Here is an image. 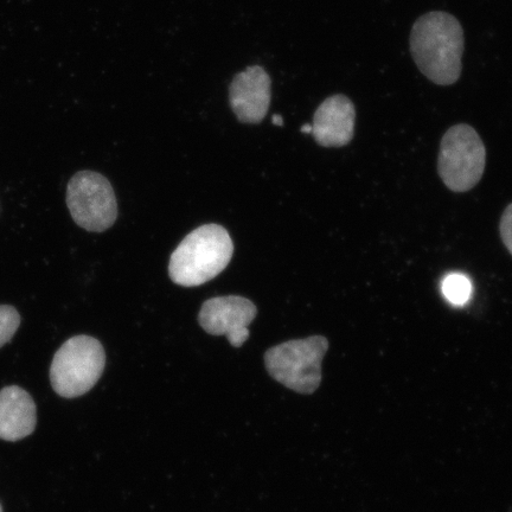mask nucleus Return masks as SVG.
<instances>
[{"label":"nucleus","mask_w":512,"mask_h":512,"mask_svg":"<svg viewBox=\"0 0 512 512\" xmlns=\"http://www.w3.org/2000/svg\"><path fill=\"white\" fill-rule=\"evenodd\" d=\"M416 66L428 80L451 86L462 74L464 31L456 17L433 11L418 19L411 32Z\"/></svg>","instance_id":"obj_1"},{"label":"nucleus","mask_w":512,"mask_h":512,"mask_svg":"<svg viewBox=\"0 0 512 512\" xmlns=\"http://www.w3.org/2000/svg\"><path fill=\"white\" fill-rule=\"evenodd\" d=\"M233 253L227 230L219 224H206L191 232L172 253L170 278L179 286H201L226 270Z\"/></svg>","instance_id":"obj_2"},{"label":"nucleus","mask_w":512,"mask_h":512,"mask_svg":"<svg viewBox=\"0 0 512 512\" xmlns=\"http://www.w3.org/2000/svg\"><path fill=\"white\" fill-rule=\"evenodd\" d=\"M329 349L328 338L294 339L265 354V366L275 381L299 394H313L322 382V363Z\"/></svg>","instance_id":"obj_3"},{"label":"nucleus","mask_w":512,"mask_h":512,"mask_svg":"<svg viewBox=\"0 0 512 512\" xmlns=\"http://www.w3.org/2000/svg\"><path fill=\"white\" fill-rule=\"evenodd\" d=\"M105 366V350L98 339L75 336L56 351L50 367L51 386L62 398H79L98 383Z\"/></svg>","instance_id":"obj_4"},{"label":"nucleus","mask_w":512,"mask_h":512,"mask_svg":"<svg viewBox=\"0 0 512 512\" xmlns=\"http://www.w3.org/2000/svg\"><path fill=\"white\" fill-rule=\"evenodd\" d=\"M486 165V149L475 128L452 126L440 143L438 172L441 181L457 194L476 187Z\"/></svg>","instance_id":"obj_5"},{"label":"nucleus","mask_w":512,"mask_h":512,"mask_svg":"<svg viewBox=\"0 0 512 512\" xmlns=\"http://www.w3.org/2000/svg\"><path fill=\"white\" fill-rule=\"evenodd\" d=\"M67 206L75 223L87 232H106L117 221L114 190L108 179L98 172L80 171L70 179Z\"/></svg>","instance_id":"obj_6"},{"label":"nucleus","mask_w":512,"mask_h":512,"mask_svg":"<svg viewBox=\"0 0 512 512\" xmlns=\"http://www.w3.org/2000/svg\"><path fill=\"white\" fill-rule=\"evenodd\" d=\"M256 315L258 309L247 298L216 297L203 304L198 322L209 335L226 336L234 348H240L249 338L248 326Z\"/></svg>","instance_id":"obj_7"},{"label":"nucleus","mask_w":512,"mask_h":512,"mask_svg":"<svg viewBox=\"0 0 512 512\" xmlns=\"http://www.w3.org/2000/svg\"><path fill=\"white\" fill-rule=\"evenodd\" d=\"M272 81L260 66L248 67L235 76L229 88L230 107L243 124H259L271 105Z\"/></svg>","instance_id":"obj_8"},{"label":"nucleus","mask_w":512,"mask_h":512,"mask_svg":"<svg viewBox=\"0 0 512 512\" xmlns=\"http://www.w3.org/2000/svg\"><path fill=\"white\" fill-rule=\"evenodd\" d=\"M355 121L352 101L345 95H332L317 108L311 134L320 146H347L354 139Z\"/></svg>","instance_id":"obj_9"},{"label":"nucleus","mask_w":512,"mask_h":512,"mask_svg":"<svg viewBox=\"0 0 512 512\" xmlns=\"http://www.w3.org/2000/svg\"><path fill=\"white\" fill-rule=\"evenodd\" d=\"M37 425L36 403L18 386L0 390V439L22 440L34 433Z\"/></svg>","instance_id":"obj_10"},{"label":"nucleus","mask_w":512,"mask_h":512,"mask_svg":"<svg viewBox=\"0 0 512 512\" xmlns=\"http://www.w3.org/2000/svg\"><path fill=\"white\" fill-rule=\"evenodd\" d=\"M471 281L462 274H451L444 280L443 292L448 302L463 305L471 296Z\"/></svg>","instance_id":"obj_11"},{"label":"nucleus","mask_w":512,"mask_h":512,"mask_svg":"<svg viewBox=\"0 0 512 512\" xmlns=\"http://www.w3.org/2000/svg\"><path fill=\"white\" fill-rule=\"evenodd\" d=\"M19 325H21V316L15 307L0 305V348L11 341Z\"/></svg>","instance_id":"obj_12"},{"label":"nucleus","mask_w":512,"mask_h":512,"mask_svg":"<svg viewBox=\"0 0 512 512\" xmlns=\"http://www.w3.org/2000/svg\"><path fill=\"white\" fill-rule=\"evenodd\" d=\"M499 233H501L504 246L512 255V203L504 210L501 222H499Z\"/></svg>","instance_id":"obj_13"},{"label":"nucleus","mask_w":512,"mask_h":512,"mask_svg":"<svg viewBox=\"0 0 512 512\" xmlns=\"http://www.w3.org/2000/svg\"><path fill=\"white\" fill-rule=\"evenodd\" d=\"M272 121H273L274 125L284 126V119H283V117H281V115H277V114L273 115Z\"/></svg>","instance_id":"obj_14"},{"label":"nucleus","mask_w":512,"mask_h":512,"mask_svg":"<svg viewBox=\"0 0 512 512\" xmlns=\"http://www.w3.org/2000/svg\"><path fill=\"white\" fill-rule=\"evenodd\" d=\"M302 132L305 134H311L312 133V125L306 124L302 127Z\"/></svg>","instance_id":"obj_15"},{"label":"nucleus","mask_w":512,"mask_h":512,"mask_svg":"<svg viewBox=\"0 0 512 512\" xmlns=\"http://www.w3.org/2000/svg\"><path fill=\"white\" fill-rule=\"evenodd\" d=\"M0 512H3V508H2V505H0Z\"/></svg>","instance_id":"obj_16"}]
</instances>
